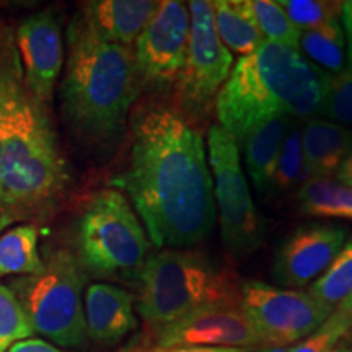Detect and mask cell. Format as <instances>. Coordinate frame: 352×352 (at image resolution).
<instances>
[{"label": "cell", "mask_w": 352, "mask_h": 352, "mask_svg": "<svg viewBox=\"0 0 352 352\" xmlns=\"http://www.w3.org/2000/svg\"><path fill=\"white\" fill-rule=\"evenodd\" d=\"M111 186L132 201L158 248L196 245L212 230L214 186L204 138L178 108L148 103L135 111L126 164Z\"/></svg>", "instance_id": "6da1fadb"}, {"label": "cell", "mask_w": 352, "mask_h": 352, "mask_svg": "<svg viewBox=\"0 0 352 352\" xmlns=\"http://www.w3.org/2000/svg\"><path fill=\"white\" fill-rule=\"evenodd\" d=\"M0 78V199L8 228L50 215L64 195L69 171L46 104L23 80L13 34L3 47Z\"/></svg>", "instance_id": "7a4b0ae2"}, {"label": "cell", "mask_w": 352, "mask_h": 352, "mask_svg": "<svg viewBox=\"0 0 352 352\" xmlns=\"http://www.w3.org/2000/svg\"><path fill=\"white\" fill-rule=\"evenodd\" d=\"M329 76L296 47L264 41L236 60L215 96L220 127L239 145L250 131L271 118L318 116Z\"/></svg>", "instance_id": "3957f363"}, {"label": "cell", "mask_w": 352, "mask_h": 352, "mask_svg": "<svg viewBox=\"0 0 352 352\" xmlns=\"http://www.w3.org/2000/svg\"><path fill=\"white\" fill-rule=\"evenodd\" d=\"M142 85L129 46L104 41L74 20L60 104L78 139L98 147L116 142Z\"/></svg>", "instance_id": "277c9868"}, {"label": "cell", "mask_w": 352, "mask_h": 352, "mask_svg": "<svg viewBox=\"0 0 352 352\" xmlns=\"http://www.w3.org/2000/svg\"><path fill=\"white\" fill-rule=\"evenodd\" d=\"M138 280V311L152 329L199 308L240 303L236 276L199 252L164 250L148 256Z\"/></svg>", "instance_id": "5b68a950"}, {"label": "cell", "mask_w": 352, "mask_h": 352, "mask_svg": "<svg viewBox=\"0 0 352 352\" xmlns=\"http://www.w3.org/2000/svg\"><path fill=\"white\" fill-rule=\"evenodd\" d=\"M148 250L142 223L121 191L101 189L90 197L77 223L83 271L96 277H138Z\"/></svg>", "instance_id": "8992f818"}, {"label": "cell", "mask_w": 352, "mask_h": 352, "mask_svg": "<svg viewBox=\"0 0 352 352\" xmlns=\"http://www.w3.org/2000/svg\"><path fill=\"white\" fill-rule=\"evenodd\" d=\"M83 285L85 271L77 256L67 250H56L43 259L41 271L21 276L8 287L19 297L34 333L54 344L72 347L87 338Z\"/></svg>", "instance_id": "52a82bcc"}, {"label": "cell", "mask_w": 352, "mask_h": 352, "mask_svg": "<svg viewBox=\"0 0 352 352\" xmlns=\"http://www.w3.org/2000/svg\"><path fill=\"white\" fill-rule=\"evenodd\" d=\"M208 151L223 243L235 254L253 253L263 241V220L250 195L239 145L226 129L214 124L208 134Z\"/></svg>", "instance_id": "ba28073f"}, {"label": "cell", "mask_w": 352, "mask_h": 352, "mask_svg": "<svg viewBox=\"0 0 352 352\" xmlns=\"http://www.w3.org/2000/svg\"><path fill=\"white\" fill-rule=\"evenodd\" d=\"M240 307L264 347H289L305 340L333 311L308 292L248 280L240 285Z\"/></svg>", "instance_id": "9c48e42d"}, {"label": "cell", "mask_w": 352, "mask_h": 352, "mask_svg": "<svg viewBox=\"0 0 352 352\" xmlns=\"http://www.w3.org/2000/svg\"><path fill=\"white\" fill-rule=\"evenodd\" d=\"M189 7V43L186 59L175 82L179 111L204 113L230 76L232 52L220 41L214 23V6L208 0H192Z\"/></svg>", "instance_id": "30bf717a"}, {"label": "cell", "mask_w": 352, "mask_h": 352, "mask_svg": "<svg viewBox=\"0 0 352 352\" xmlns=\"http://www.w3.org/2000/svg\"><path fill=\"white\" fill-rule=\"evenodd\" d=\"M189 7L164 0L135 41L134 57L142 83L168 85L182 74L189 43Z\"/></svg>", "instance_id": "8fae6325"}, {"label": "cell", "mask_w": 352, "mask_h": 352, "mask_svg": "<svg viewBox=\"0 0 352 352\" xmlns=\"http://www.w3.org/2000/svg\"><path fill=\"white\" fill-rule=\"evenodd\" d=\"M153 346L250 347L261 346L240 303H217L153 328Z\"/></svg>", "instance_id": "7c38bea8"}, {"label": "cell", "mask_w": 352, "mask_h": 352, "mask_svg": "<svg viewBox=\"0 0 352 352\" xmlns=\"http://www.w3.org/2000/svg\"><path fill=\"white\" fill-rule=\"evenodd\" d=\"M347 241V230L331 223L298 227L283 241L276 253L272 276L285 289L314 284L331 266Z\"/></svg>", "instance_id": "4fadbf2b"}, {"label": "cell", "mask_w": 352, "mask_h": 352, "mask_svg": "<svg viewBox=\"0 0 352 352\" xmlns=\"http://www.w3.org/2000/svg\"><path fill=\"white\" fill-rule=\"evenodd\" d=\"M15 46L28 90L47 104L64 64V43L54 13L38 12L16 28Z\"/></svg>", "instance_id": "5bb4252c"}, {"label": "cell", "mask_w": 352, "mask_h": 352, "mask_svg": "<svg viewBox=\"0 0 352 352\" xmlns=\"http://www.w3.org/2000/svg\"><path fill=\"white\" fill-rule=\"evenodd\" d=\"M158 6L153 0H95L83 6L78 20L104 41L131 47Z\"/></svg>", "instance_id": "9a60e30c"}, {"label": "cell", "mask_w": 352, "mask_h": 352, "mask_svg": "<svg viewBox=\"0 0 352 352\" xmlns=\"http://www.w3.org/2000/svg\"><path fill=\"white\" fill-rule=\"evenodd\" d=\"M87 336L101 344H116L138 327L134 297L113 284H91L85 292Z\"/></svg>", "instance_id": "2e32d148"}, {"label": "cell", "mask_w": 352, "mask_h": 352, "mask_svg": "<svg viewBox=\"0 0 352 352\" xmlns=\"http://www.w3.org/2000/svg\"><path fill=\"white\" fill-rule=\"evenodd\" d=\"M303 160L308 178L336 173L349 152L352 129L329 120L314 118L300 131Z\"/></svg>", "instance_id": "e0dca14e"}, {"label": "cell", "mask_w": 352, "mask_h": 352, "mask_svg": "<svg viewBox=\"0 0 352 352\" xmlns=\"http://www.w3.org/2000/svg\"><path fill=\"white\" fill-rule=\"evenodd\" d=\"M289 132V118L276 116L250 131L243 140L245 164L254 188L259 192L271 189L277 160Z\"/></svg>", "instance_id": "ac0fdd59"}, {"label": "cell", "mask_w": 352, "mask_h": 352, "mask_svg": "<svg viewBox=\"0 0 352 352\" xmlns=\"http://www.w3.org/2000/svg\"><path fill=\"white\" fill-rule=\"evenodd\" d=\"M212 6L215 32L228 51L248 56L264 43L248 0H217Z\"/></svg>", "instance_id": "d6986e66"}, {"label": "cell", "mask_w": 352, "mask_h": 352, "mask_svg": "<svg viewBox=\"0 0 352 352\" xmlns=\"http://www.w3.org/2000/svg\"><path fill=\"white\" fill-rule=\"evenodd\" d=\"M302 212L318 217L352 219V188L329 176H310L297 192Z\"/></svg>", "instance_id": "ffe728a7"}, {"label": "cell", "mask_w": 352, "mask_h": 352, "mask_svg": "<svg viewBox=\"0 0 352 352\" xmlns=\"http://www.w3.org/2000/svg\"><path fill=\"white\" fill-rule=\"evenodd\" d=\"M41 267L34 223H20L0 235V277L33 276Z\"/></svg>", "instance_id": "44dd1931"}, {"label": "cell", "mask_w": 352, "mask_h": 352, "mask_svg": "<svg viewBox=\"0 0 352 352\" xmlns=\"http://www.w3.org/2000/svg\"><path fill=\"white\" fill-rule=\"evenodd\" d=\"M303 51L311 64L336 76L346 67V38L341 20L329 21L318 28L302 32L298 51Z\"/></svg>", "instance_id": "7402d4cb"}, {"label": "cell", "mask_w": 352, "mask_h": 352, "mask_svg": "<svg viewBox=\"0 0 352 352\" xmlns=\"http://www.w3.org/2000/svg\"><path fill=\"white\" fill-rule=\"evenodd\" d=\"M307 292L331 311L352 310V239Z\"/></svg>", "instance_id": "603a6c76"}, {"label": "cell", "mask_w": 352, "mask_h": 352, "mask_svg": "<svg viewBox=\"0 0 352 352\" xmlns=\"http://www.w3.org/2000/svg\"><path fill=\"white\" fill-rule=\"evenodd\" d=\"M248 6L264 41L284 44V46L298 50L302 32L289 20L279 2H274V0H248Z\"/></svg>", "instance_id": "cb8c5ba5"}, {"label": "cell", "mask_w": 352, "mask_h": 352, "mask_svg": "<svg viewBox=\"0 0 352 352\" xmlns=\"http://www.w3.org/2000/svg\"><path fill=\"white\" fill-rule=\"evenodd\" d=\"M34 329L19 297L8 285L0 284V352H8L15 342L28 340Z\"/></svg>", "instance_id": "d4e9b609"}, {"label": "cell", "mask_w": 352, "mask_h": 352, "mask_svg": "<svg viewBox=\"0 0 352 352\" xmlns=\"http://www.w3.org/2000/svg\"><path fill=\"white\" fill-rule=\"evenodd\" d=\"M305 175L307 168L302 152L300 129L294 127V129H289L285 135L283 151L277 160L276 173L272 176L271 189L276 192H289L305 178Z\"/></svg>", "instance_id": "484cf974"}, {"label": "cell", "mask_w": 352, "mask_h": 352, "mask_svg": "<svg viewBox=\"0 0 352 352\" xmlns=\"http://www.w3.org/2000/svg\"><path fill=\"white\" fill-rule=\"evenodd\" d=\"M289 20L300 32L318 28L329 21L341 20L342 2H328V0H280Z\"/></svg>", "instance_id": "4316f807"}, {"label": "cell", "mask_w": 352, "mask_h": 352, "mask_svg": "<svg viewBox=\"0 0 352 352\" xmlns=\"http://www.w3.org/2000/svg\"><path fill=\"white\" fill-rule=\"evenodd\" d=\"M321 114L336 124L352 127V63H346L336 76H329Z\"/></svg>", "instance_id": "83f0119b"}, {"label": "cell", "mask_w": 352, "mask_h": 352, "mask_svg": "<svg viewBox=\"0 0 352 352\" xmlns=\"http://www.w3.org/2000/svg\"><path fill=\"white\" fill-rule=\"evenodd\" d=\"M352 327V310H336L321 327L290 352H329Z\"/></svg>", "instance_id": "f1b7e54d"}, {"label": "cell", "mask_w": 352, "mask_h": 352, "mask_svg": "<svg viewBox=\"0 0 352 352\" xmlns=\"http://www.w3.org/2000/svg\"><path fill=\"white\" fill-rule=\"evenodd\" d=\"M138 352H250L246 347H195V346H171L142 347Z\"/></svg>", "instance_id": "f546056e"}, {"label": "cell", "mask_w": 352, "mask_h": 352, "mask_svg": "<svg viewBox=\"0 0 352 352\" xmlns=\"http://www.w3.org/2000/svg\"><path fill=\"white\" fill-rule=\"evenodd\" d=\"M8 352H64L51 342L36 338H28V340L15 342Z\"/></svg>", "instance_id": "4dcf8cb0"}, {"label": "cell", "mask_w": 352, "mask_h": 352, "mask_svg": "<svg viewBox=\"0 0 352 352\" xmlns=\"http://www.w3.org/2000/svg\"><path fill=\"white\" fill-rule=\"evenodd\" d=\"M341 21L346 38V63H352V0L342 2Z\"/></svg>", "instance_id": "1f68e13d"}, {"label": "cell", "mask_w": 352, "mask_h": 352, "mask_svg": "<svg viewBox=\"0 0 352 352\" xmlns=\"http://www.w3.org/2000/svg\"><path fill=\"white\" fill-rule=\"evenodd\" d=\"M334 175H336V182L352 188V144H351L349 152H347L344 160L341 162L340 168L336 170V173Z\"/></svg>", "instance_id": "d6a6232c"}, {"label": "cell", "mask_w": 352, "mask_h": 352, "mask_svg": "<svg viewBox=\"0 0 352 352\" xmlns=\"http://www.w3.org/2000/svg\"><path fill=\"white\" fill-rule=\"evenodd\" d=\"M10 32L7 28H2L0 26V70H2V54H3V47H6V43L8 36H10ZM0 126H2V78H0ZM0 148H2V138H0ZM2 202V199H0ZM7 226V223H6Z\"/></svg>", "instance_id": "836d02e7"}, {"label": "cell", "mask_w": 352, "mask_h": 352, "mask_svg": "<svg viewBox=\"0 0 352 352\" xmlns=\"http://www.w3.org/2000/svg\"><path fill=\"white\" fill-rule=\"evenodd\" d=\"M258 352H290V347H264Z\"/></svg>", "instance_id": "e575fe53"}, {"label": "cell", "mask_w": 352, "mask_h": 352, "mask_svg": "<svg viewBox=\"0 0 352 352\" xmlns=\"http://www.w3.org/2000/svg\"><path fill=\"white\" fill-rule=\"evenodd\" d=\"M329 352H352V351H347V349H331Z\"/></svg>", "instance_id": "d590c367"}]
</instances>
